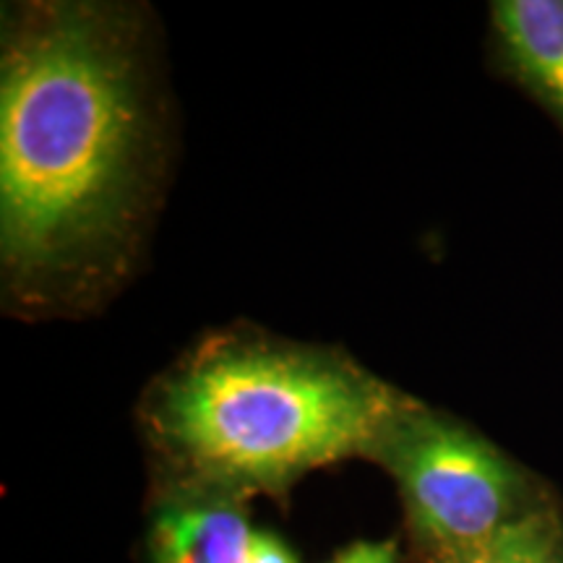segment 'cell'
<instances>
[{
    "mask_svg": "<svg viewBox=\"0 0 563 563\" xmlns=\"http://www.w3.org/2000/svg\"><path fill=\"white\" fill-rule=\"evenodd\" d=\"M154 167L136 34L91 3L13 13L0 58V258L13 292L74 295L133 241Z\"/></svg>",
    "mask_w": 563,
    "mask_h": 563,
    "instance_id": "6da1fadb",
    "label": "cell"
},
{
    "mask_svg": "<svg viewBox=\"0 0 563 563\" xmlns=\"http://www.w3.org/2000/svg\"><path fill=\"white\" fill-rule=\"evenodd\" d=\"M415 402L340 352L217 336L159 378L146 426L203 488H290L378 443Z\"/></svg>",
    "mask_w": 563,
    "mask_h": 563,
    "instance_id": "7a4b0ae2",
    "label": "cell"
},
{
    "mask_svg": "<svg viewBox=\"0 0 563 563\" xmlns=\"http://www.w3.org/2000/svg\"><path fill=\"white\" fill-rule=\"evenodd\" d=\"M412 532L435 563L483 545L527 511L511 462L460 422L415 402L378 443Z\"/></svg>",
    "mask_w": 563,
    "mask_h": 563,
    "instance_id": "3957f363",
    "label": "cell"
},
{
    "mask_svg": "<svg viewBox=\"0 0 563 563\" xmlns=\"http://www.w3.org/2000/svg\"><path fill=\"white\" fill-rule=\"evenodd\" d=\"M256 527L235 493L207 488L175 498L154 517L152 563H249Z\"/></svg>",
    "mask_w": 563,
    "mask_h": 563,
    "instance_id": "277c9868",
    "label": "cell"
},
{
    "mask_svg": "<svg viewBox=\"0 0 563 563\" xmlns=\"http://www.w3.org/2000/svg\"><path fill=\"white\" fill-rule=\"evenodd\" d=\"M493 21L519 74L563 118V0H501Z\"/></svg>",
    "mask_w": 563,
    "mask_h": 563,
    "instance_id": "5b68a950",
    "label": "cell"
},
{
    "mask_svg": "<svg viewBox=\"0 0 563 563\" xmlns=\"http://www.w3.org/2000/svg\"><path fill=\"white\" fill-rule=\"evenodd\" d=\"M441 563H563V551L551 519L527 511L483 545Z\"/></svg>",
    "mask_w": 563,
    "mask_h": 563,
    "instance_id": "8992f818",
    "label": "cell"
},
{
    "mask_svg": "<svg viewBox=\"0 0 563 563\" xmlns=\"http://www.w3.org/2000/svg\"><path fill=\"white\" fill-rule=\"evenodd\" d=\"M329 563H399L394 540H361L334 555Z\"/></svg>",
    "mask_w": 563,
    "mask_h": 563,
    "instance_id": "52a82bcc",
    "label": "cell"
},
{
    "mask_svg": "<svg viewBox=\"0 0 563 563\" xmlns=\"http://www.w3.org/2000/svg\"><path fill=\"white\" fill-rule=\"evenodd\" d=\"M249 563H298L290 545L269 530H256L251 540Z\"/></svg>",
    "mask_w": 563,
    "mask_h": 563,
    "instance_id": "ba28073f",
    "label": "cell"
}]
</instances>
